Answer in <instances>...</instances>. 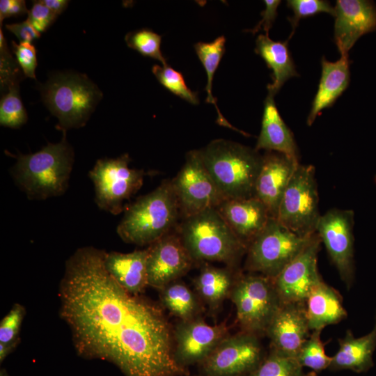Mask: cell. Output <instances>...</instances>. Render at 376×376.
I'll return each instance as SVG.
<instances>
[{"instance_id":"9c48e42d","label":"cell","mask_w":376,"mask_h":376,"mask_svg":"<svg viewBox=\"0 0 376 376\" xmlns=\"http://www.w3.org/2000/svg\"><path fill=\"white\" fill-rule=\"evenodd\" d=\"M231 299L243 331L266 332L281 303L273 279L261 275L240 277L233 287Z\"/></svg>"},{"instance_id":"4fadbf2b","label":"cell","mask_w":376,"mask_h":376,"mask_svg":"<svg viewBox=\"0 0 376 376\" xmlns=\"http://www.w3.org/2000/svg\"><path fill=\"white\" fill-rule=\"evenodd\" d=\"M321 240L315 233L306 247L273 279L281 303L306 304L322 279L318 269Z\"/></svg>"},{"instance_id":"b9f144b4","label":"cell","mask_w":376,"mask_h":376,"mask_svg":"<svg viewBox=\"0 0 376 376\" xmlns=\"http://www.w3.org/2000/svg\"><path fill=\"white\" fill-rule=\"evenodd\" d=\"M26 2L23 0H1L0 22L9 17H17L28 13Z\"/></svg>"},{"instance_id":"9a60e30c","label":"cell","mask_w":376,"mask_h":376,"mask_svg":"<svg viewBox=\"0 0 376 376\" xmlns=\"http://www.w3.org/2000/svg\"><path fill=\"white\" fill-rule=\"evenodd\" d=\"M192 262L179 235L167 233L148 248V285L162 290L187 273Z\"/></svg>"},{"instance_id":"5bb4252c","label":"cell","mask_w":376,"mask_h":376,"mask_svg":"<svg viewBox=\"0 0 376 376\" xmlns=\"http://www.w3.org/2000/svg\"><path fill=\"white\" fill-rule=\"evenodd\" d=\"M262 347L256 334L244 332L223 338L204 360L207 376H241L260 363Z\"/></svg>"},{"instance_id":"603a6c76","label":"cell","mask_w":376,"mask_h":376,"mask_svg":"<svg viewBox=\"0 0 376 376\" xmlns=\"http://www.w3.org/2000/svg\"><path fill=\"white\" fill-rule=\"evenodd\" d=\"M148 249L131 253H105L104 265L110 275L128 292L137 295L148 285Z\"/></svg>"},{"instance_id":"60d3db41","label":"cell","mask_w":376,"mask_h":376,"mask_svg":"<svg viewBox=\"0 0 376 376\" xmlns=\"http://www.w3.org/2000/svg\"><path fill=\"white\" fill-rule=\"evenodd\" d=\"M6 28L13 33L20 42H29L40 38L38 33L31 23L26 19L19 23L6 24Z\"/></svg>"},{"instance_id":"74e56055","label":"cell","mask_w":376,"mask_h":376,"mask_svg":"<svg viewBox=\"0 0 376 376\" xmlns=\"http://www.w3.org/2000/svg\"><path fill=\"white\" fill-rule=\"evenodd\" d=\"M0 52H1V86L9 85L15 81H19V69L13 60L1 29H0Z\"/></svg>"},{"instance_id":"d6a6232c","label":"cell","mask_w":376,"mask_h":376,"mask_svg":"<svg viewBox=\"0 0 376 376\" xmlns=\"http://www.w3.org/2000/svg\"><path fill=\"white\" fill-rule=\"evenodd\" d=\"M127 45L145 56L159 61L162 65H167L166 59L161 51L162 37L148 29L130 31L126 34Z\"/></svg>"},{"instance_id":"ac0fdd59","label":"cell","mask_w":376,"mask_h":376,"mask_svg":"<svg viewBox=\"0 0 376 376\" xmlns=\"http://www.w3.org/2000/svg\"><path fill=\"white\" fill-rule=\"evenodd\" d=\"M310 329L306 313V304H281L269 324L267 334L272 350L297 358L309 337Z\"/></svg>"},{"instance_id":"ffe728a7","label":"cell","mask_w":376,"mask_h":376,"mask_svg":"<svg viewBox=\"0 0 376 376\" xmlns=\"http://www.w3.org/2000/svg\"><path fill=\"white\" fill-rule=\"evenodd\" d=\"M216 208L246 248L270 218L267 207L256 197L225 199Z\"/></svg>"},{"instance_id":"f6af8a7d","label":"cell","mask_w":376,"mask_h":376,"mask_svg":"<svg viewBox=\"0 0 376 376\" xmlns=\"http://www.w3.org/2000/svg\"><path fill=\"white\" fill-rule=\"evenodd\" d=\"M304 376H318V375H317L316 372L311 371V372L308 373L306 375H304Z\"/></svg>"},{"instance_id":"8d00e7d4","label":"cell","mask_w":376,"mask_h":376,"mask_svg":"<svg viewBox=\"0 0 376 376\" xmlns=\"http://www.w3.org/2000/svg\"><path fill=\"white\" fill-rule=\"evenodd\" d=\"M12 48L24 75L27 77L36 79L35 71L38 62L35 47L29 42L17 44L12 41Z\"/></svg>"},{"instance_id":"52a82bcc","label":"cell","mask_w":376,"mask_h":376,"mask_svg":"<svg viewBox=\"0 0 376 376\" xmlns=\"http://www.w3.org/2000/svg\"><path fill=\"white\" fill-rule=\"evenodd\" d=\"M314 235L299 236L276 219L270 217L264 229L247 247L246 267L274 279L301 253Z\"/></svg>"},{"instance_id":"7402d4cb","label":"cell","mask_w":376,"mask_h":376,"mask_svg":"<svg viewBox=\"0 0 376 376\" xmlns=\"http://www.w3.org/2000/svg\"><path fill=\"white\" fill-rule=\"evenodd\" d=\"M255 149L283 153L299 161L293 134L280 116L274 96L269 93L265 100L261 130Z\"/></svg>"},{"instance_id":"8992f818","label":"cell","mask_w":376,"mask_h":376,"mask_svg":"<svg viewBox=\"0 0 376 376\" xmlns=\"http://www.w3.org/2000/svg\"><path fill=\"white\" fill-rule=\"evenodd\" d=\"M40 91L43 102L58 118L57 127L63 132L84 126L102 97L99 88L79 73L54 74Z\"/></svg>"},{"instance_id":"f1b7e54d","label":"cell","mask_w":376,"mask_h":376,"mask_svg":"<svg viewBox=\"0 0 376 376\" xmlns=\"http://www.w3.org/2000/svg\"><path fill=\"white\" fill-rule=\"evenodd\" d=\"M162 299L165 307L182 321L194 318L198 304L192 291L185 284L172 282L162 289Z\"/></svg>"},{"instance_id":"f35d334b","label":"cell","mask_w":376,"mask_h":376,"mask_svg":"<svg viewBox=\"0 0 376 376\" xmlns=\"http://www.w3.org/2000/svg\"><path fill=\"white\" fill-rule=\"evenodd\" d=\"M27 20L38 32L45 31L55 21L57 16L40 1H33L28 11Z\"/></svg>"},{"instance_id":"d4e9b609","label":"cell","mask_w":376,"mask_h":376,"mask_svg":"<svg viewBox=\"0 0 376 376\" xmlns=\"http://www.w3.org/2000/svg\"><path fill=\"white\" fill-rule=\"evenodd\" d=\"M306 313L310 330H322L347 317L340 293L323 281L311 292L306 301Z\"/></svg>"},{"instance_id":"277c9868","label":"cell","mask_w":376,"mask_h":376,"mask_svg":"<svg viewBox=\"0 0 376 376\" xmlns=\"http://www.w3.org/2000/svg\"><path fill=\"white\" fill-rule=\"evenodd\" d=\"M124 210L117 233L124 242L139 246L150 245L169 233L180 214L171 180L163 181Z\"/></svg>"},{"instance_id":"5b68a950","label":"cell","mask_w":376,"mask_h":376,"mask_svg":"<svg viewBox=\"0 0 376 376\" xmlns=\"http://www.w3.org/2000/svg\"><path fill=\"white\" fill-rule=\"evenodd\" d=\"M178 228L193 260L232 263L247 249L217 208L183 218Z\"/></svg>"},{"instance_id":"ee69618b","label":"cell","mask_w":376,"mask_h":376,"mask_svg":"<svg viewBox=\"0 0 376 376\" xmlns=\"http://www.w3.org/2000/svg\"><path fill=\"white\" fill-rule=\"evenodd\" d=\"M15 346L0 343V362L2 363Z\"/></svg>"},{"instance_id":"e0dca14e","label":"cell","mask_w":376,"mask_h":376,"mask_svg":"<svg viewBox=\"0 0 376 376\" xmlns=\"http://www.w3.org/2000/svg\"><path fill=\"white\" fill-rule=\"evenodd\" d=\"M226 332L224 324L210 325L194 318L182 321L175 332V361L181 367L204 361L225 338Z\"/></svg>"},{"instance_id":"ab89813d","label":"cell","mask_w":376,"mask_h":376,"mask_svg":"<svg viewBox=\"0 0 376 376\" xmlns=\"http://www.w3.org/2000/svg\"><path fill=\"white\" fill-rule=\"evenodd\" d=\"M265 8L260 13L262 19L256 25V26L247 31L255 34L260 30L265 32L266 36H269V31L272 28L273 23L277 16V9L281 3L279 0H265L264 1Z\"/></svg>"},{"instance_id":"6da1fadb","label":"cell","mask_w":376,"mask_h":376,"mask_svg":"<svg viewBox=\"0 0 376 376\" xmlns=\"http://www.w3.org/2000/svg\"><path fill=\"white\" fill-rule=\"evenodd\" d=\"M105 253L85 246L65 263L60 314L77 352L86 358L112 362L125 376L181 373L161 310L116 281L105 267Z\"/></svg>"},{"instance_id":"cb8c5ba5","label":"cell","mask_w":376,"mask_h":376,"mask_svg":"<svg viewBox=\"0 0 376 376\" xmlns=\"http://www.w3.org/2000/svg\"><path fill=\"white\" fill-rule=\"evenodd\" d=\"M338 343L339 349L332 357L329 368L356 373L368 371L373 366V354L376 348V315L374 327L370 333L354 338L349 329L343 338L338 339Z\"/></svg>"},{"instance_id":"83f0119b","label":"cell","mask_w":376,"mask_h":376,"mask_svg":"<svg viewBox=\"0 0 376 376\" xmlns=\"http://www.w3.org/2000/svg\"><path fill=\"white\" fill-rule=\"evenodd\" d=\"M225 43L226 38L224 36H221L210 42H198L196 43L194 45V49L207 73V83L205 91L207 93V96L206 102L214 105L218 114V121L219 124L237 130L233 127L224 118L217 107V100L212 94L214 74L225 52Z\"/></svg>"},{"instance_id":"484cf974","label":"cell","mask_w":376,"mask_h":376,"mask_svg":"<svg viewBox=\"0 0 376 376\" xmlns=\"http://www.w3.org/2000/svg\"><path fill=\"white\" fill-rule=\"evenodd\" d=\"M255 52L272 70V83L267 85L268 93L275 95L285 82L293 77H298L288 41H274L269 36L260 34L256 40Z\"/></svg>"},{"instance_id":"3957f363","label":"cell","mask_w":376,"mask_h":376,"mask_svg":"<svg viewBox=\"0 0 376 376\" xmlns=\"http://www.w3.org/2000/svg\"><path fill=\"white\" fill-rule=\"evenodd\" d=\"M202 161L226 199L254 197L263 155L255 148L218 139L198 150Z\"/></svg>"},{"instance_id":"7bdbcfd3","label":"cell","mask_w":376,"mask_h":376,"mask_svg":"<svg viewBox=\"0 0 376 376\" xmlns=\"http://www.w3.org/2000/svg\"><path fill=\"white\" fill-rule=\"evenodd\" d=\"M40 1L57 17L66 9L69 3V1L67 0H41Z\"/></svg>"},{"instance_id":"e575fe53","label":"cell","mask_w":376,"mask_h":376,"mask_svg":"<svg viewBox=\"0 0 376 376\" xmlns=\"http://www.w3.org/2000/svg\"><path fill=\"white\" fill-rule=\"evenodd\" d=\"M287 6L293 12L292 17H288L292 26V33L288 40L294 34L301 19L313 16L320 13H327L334 17L335 10L328 1L324 0H288Z\"/></svg>"},{"instance_id":"44dd1931","label":"cell","mask_w":376,"mask_h":376,"mask_svg":"<svg viewBox=\"0 0 376 376\" xmlns=\"http://www.w3.org/2000/svg\"><path fill=\"white\" fill-rule=\"evenodd\" d=\"M321 64L322 75L318 89L306 120L309 126L321 111L334 104L347 88L350 79L349 55H340L336 62L329 61L323 56Z\"/></svg>"},{"instance_id":"2e32d148","label":"cell","mask_w":376,"mask_h":376,"mask_svg":"<svg viewBox=\"0 0 376 376\" xmlns=\"http://www.w3.org/2000/svg\"><path fill=\"white\" fill-rule=\"evenodd\" d=\"M334 10V41L340 55H349L361 36L376 31V5L367 0H337Z\"/></svg>"},{"instance_id":"4316f807","label":"cell","mask_w":376,"mask_h":376,"mask_svg":"<svg viewBox=\"0 0 376 376\" xmlns=\"http://www.w3.org/2000/svg\"><path fill=\"white\" fill-rule=\"evenodd\" d=\"M232 285V276L228 270L212 267L203 268L195 280V286L200 296L213 306L224 299Z\"/></svg>"},{"instance_id":"d590c367","label":"cell","mask_w":376,"mask_h":376,"mask_svg":"<svg viewBox=\"0 0 376 376\" xmlns=\"http://www.w3.org/2000/svg\"><path fill=\"white\" fill-rule=\"evenodd\" d=\"M24 307L15 304L0 323V343L15 346L24 315Z\"/></svg>"},{"instance_id":"836d02e7","label":"cell","mask_w":376,"mask_h":376,"mask_svg":"<svg viewBox=\"0 0 376 376\" xmlns=\"http://www.w3.org/2000/svg\"><path fill=\"white\" fill-rule=\"evenodd\" d=\"M152 72L158 81L173 94L192 104H198L197 93L190 90L185 84L182 75L169 66L155 65Z\"/></svg>"},{"instance_id":"30bf717a","label":"cell","mask_w":376,"mask_h":376,"mask_svg":"<svg viewBox=\"0 0 376 376\" xmlns=\"http://www.w3.org/2000/svg\"><path fill=\"white\" fill-rule=\"evenodd\" d=\"M130 162L127 154L117 158H102L97 159L89 171L97 205L114 215L124 210V201L136 193L143 183L146 173L130 168Z\"/></svg>"},{"instance_id":"4dcf8cb0","label":"cell","mask_w":376,"mask_h":376,"mask_svg":"<svg viewBox=\"0 0 376 376\" xmlns=\"http://www.w3.org/2000/svg\"><path fill=\"white\" fill-rule=\"evenodd\" d=\"M321 331L322 330L313 331L297 356V359L302 367L309 368L316 373L329 368L332 360V357H329L325 353L324 344L320 338Z\"/></svg>"},{"instance_id":"7a4b0ae2","label":"cell","mask_w":376,"mask_h":376,"mask_svg":"<svg viewBox=\"0 0 376 376\" xmlns=\"http://www.w3.org/2000/svg\"><path fill=\"white\" fill-rule=\"evenodd\" d=\"M60 142L48 143L39 151L19 154L10 173L29 199L44 200L66 191L75 161L65 132Z\"/></svg>"},{"instance_id":"8fae6325","label":"cell","mask_w":376,"mask_h":376,"mask_svg":"<svg viewBox=\"0 0 376 376\" xmlns=\"http://www.w3.org/2000/svg\"><path fill=\"white\" fill-rule=\"evenodd\" d=\"M171 183L183 218L216 208L226 199L205 168L198 150L187 152Z\"/></svg>"},{"instance_id":"1f68e13d","label":"cell","mask_w":376,"mask_h":376,"mask_svg":"<svg viewBox=\"0 0 376 376\" xmlns=\"http://www.w3.org/2000/svg\"><path fill=\"white\" fill-rule=\"evenodd\" d=\"M302 368L297 358L272 350L251 376H304Z\"/></svg>"},{"instance_id":"d6986e66","label":"cell","mask_w":376,"mask_h":376,"mask_svg":"<svg viewBox=\"0 0 376 376\" xmlns=\"http://www.w3.org/2000/svg\"><path fill=\"white\" fill-rule=\"evenodd\" d=\"M299 164L298 160L277 152L267 151L263 155L254 197L265 205L270 217L276 219L283 193Z\"/></svg>"},{"instance_id":"ba28073f","label":"cell","mask_w":376,"mask_h":376,"mask_svg":"<svg viewBox=\"0 0 376 376\" xmlns=\"http://www.w3.org/2000/svg\"><path fill=\"white\" fill-rule=\"evenodd\" d=\"M320 216L315 169L299 164L283 193L276 219L297 235L310 237L316 233Z\"/></svg>"},{"instance_id":"bcb514c9","label":"cell","mask_w":376,"mask_h":376,"mask_svg":"<svg viewBox=\"0 0 376 376\" xmlns=\"http://www.w3.org/2000/svg\"><path fill=\"white\" fill-rule=\"evenodd\" d=\"M0 376H8V375L4 370H1L0 373Z\"/></svg>"},{"instance_id":"7c38bea8","label":"cell","mask_w":376,"mask_h":376,"mask_svg":"<svg viewBox=\"0 0 376 376\" xmlns=\"http://www.w3.org/2000/svg\"><path fill=\"white\" fill-rule=\"evenodd\" d=\"M354 215L352 210L331 209L320 216L315 231L348 289L354 278Z\"/></svg>"},{"instance_id":"f546056e","label":"cell","mask_w":376,"mask_h":376,"mask_svg":"<svg viewBox=\"0 0 376 376\" xmlns=\"http://www.w3.org/2000/svg\"><path fill=\"white\" fill-rule=\"evenodd\" d=\"M18 83L19 81H13L8 86V91L0 102V124L13 129L19 128L28 119L20 98Z\"/></svg>"}]
</instances>
